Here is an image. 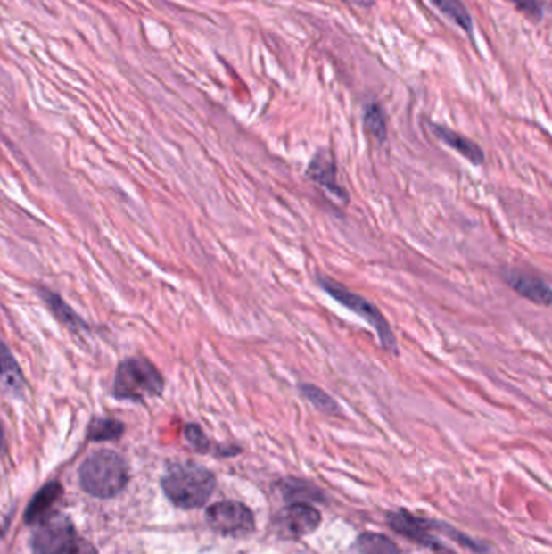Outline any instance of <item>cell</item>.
<instances>
[{
    "label": "cell",
    "instance_id": "1",
    "mask_svg": "<svg viewBox=\"0 0 552 554\" xmlns=\"http://www.w3.org/2000/svg\"><path fill=\"white\" fill-rule=\"evenodd\" d=\"M214 486L216 478L210 470L192 462L169 467L162 478L167 498L184 509L202 508L210 500Z\"/></svg>",
    "mask_w": 552,
    "mask_h": 554
},
{
    "label": "cell",
    "instance_id": "2",
    "mask_svg": "<svg viewBox=\"0 0 552 554\" xmlns=\"http://www.w3.org/2000/svg\"><path fill=\"white\" fill-rule=\"evenodd\" d=\"M166 379L158 367L144 357H132L115 369L114 396L120 401L143 402L164 393Z\"/></svg>",
    "mask_w": 552,
    "mask_h": 554
},
{
    "label": "cell",
    "instance_id": "3",
    "mask_svg": "<svg viewBox=\"0 0 552 554\" xmlns=\"http://www.w3.org/2000/svg\"><path fill=\"white\" fill-rule=\"evenodd\" d=\"M316 281L327 295H331L335 302H339L342 307L347 308L351 313L358 315L363 321H367L375 329V333L379 337V343L384 351L399 355V343H397L394 331L389 325L386 317L381 313V310L373 302L361 297L359 294L351 292L349 287H345L343 284L325 276V274L317 273Z\"/></svg>",
    "mask_w": 552,
    "mask_h": 554
},
{
    "label": "cell",
    "instance_id": "4",
    "mask_svg": "<svg viewBox=\"0 0 552 554\" xmlns=\"http://www.w3.org/2000/svg\"><path fill=\"white\" fill-rule=\"evenodd\" d=\"M79 482L96 498H112L128 484V466L114 451H97L83 462Z\"/></svg>",
    "mask_w": 552,
    "mask_h": 554
},
{
    "label": "cell",
    "instance_id": "5",
    "mask_svg": "<svg viewBox=\"0 0 552 554\" xmlns=\"http://www.w3.org/2000/svg\"><path fill=\"white\" fill-rule=\"evenodd\" d=\"M206 519L210 527L224 537H248L256 525L253 512L237 501L212 504L206 512Z\"/></svg>",
    "mask_w": 552,
    "mask_h": 554
},
{
    "label": "cell",
    "instance_id": "6",
    "mask_svg": "<svg viewBox=\"0 0 552 554\" xmlns=\"http://www.w3.org/2000/svg\"><path fill=\"white\" fill-rule=\"evenodd\" d=\"M79 538L69 517L47 516L37 524L33 535V548L37 554H63Z\"/></svg>",
    "mask_w": 552,
    "mask_h": 554
},
{
    "label": "cell",
    "instance_id": "7",
    "mask_svg": "<svg viewBox=\"0 0 552 554\" xmlns=\"http://www.w3.org/2000/svg\"><path fill=\"white\" fill-rule=\"evenodd\" d=\"M307 177L315 184L325 188V192L335 196L341 202H349V192L341 186L337 180V162L331 150H317L315 156L309 161L307 168Z\"/></svg>",
    "mask_w": 552,
    "mask_h": 554
},
{
    "label": "cell",
    "instance_id": "8",
    "mask_svg": "<svg viewBox=\"0 0 552 554\" xmlns=\"http://www.w3.org/2000/svg\"><path fill=\"white\" fill-rule=\"evenodd\" d=\"M319 524L321 514L309 504H290L277 516L279 532L287 538L307 537Z\"/></svg>",
    "mask_w": 552,
    "mask_h": 554
},
{
    "label": "cell",
    "instance_id": "9",
    "mask_svg": "<svg viewBox=\"0 0 552 554\" xmlns=\"http://www.w3.org/2000/svg\"><path fill=\"white\" fill-rule=\"evenodd\" d=\"M502 276L504 281L507 282L518 295L531 300L536 305L543 307L551 305V285L549 282L544 281L543 277L518 269H506Z\"/></svg>",
    "mask_w": 552,
    "mask_h": 554
},
{
    "label": "cell",
    "instance_id": "10",
    "mask_svg": "<svg viewBox=\"0 0 552 554\" xmlns=\"http://www.w3.org/2000/svg\"><path fill=\"white\" fill-rule=\"evenodd\" d=\"M0 387L5 394L21 397L27 389V379L17 359L4 341H0Z\"/></svg>",
    "mask_w": 552,
    "mask_h": 554
},
{
    "label": "cell",
    "instance_id": "11",
    "mask_svg": "<svg viewBox=\"0 0 552 554\" xmlns=\"http://www.w3.org/2000/svg\"><path fill=\"white\" fill-rule=\"evenodd\" d=\"M433 132L439 140L442 141L444 145H448L449 148L457 151L458 154H462L468 162H472L474 166H482L484 162V159H486L484 151L480 148V145H476L470 138L454 132L452 128L442 127V125H433Z\"/></svg>",
    "mask_w": 552,
    "mask_h": 554
},
{
    "label": "cell",
    "instance_id": "12",
    "mask_svg": "<svg viewBox=\"0 0 552 554\" xmlns=\"http://www.w3.org/2000/svg\"><path fill=\"white\" fill-rule=\"evenodd\" d=\"M389 524L395 532H399L403 537L410 538L413 542H418L421 545L438 546L431 537L430 528L426 525V522L413 517L412 514H408V512L399 510V512L391 514Z\"/></svg>",
    "mask_w": 552,
    "mask_h": 554
},
{
    "label": "cell",
    "instance_id": "13",
    "mask_svg": "<svg viewBox=\"0 0 552 554\" xmlns=\"http://www.w3.org/2000/svg\"><path fill=\"white\" fill-rule=\"evenodd\" d=\"M39 295L45 300L47 308L53 311L54 317L57 318V321H61L62 325L70 327L71 331H83L88 329V325L79 318L78 313L73 308L62 299L59 294L47 289H39Z\"/></svg>",
    "mask_w": 552,
    "mask_h": 554
},
{
    "label": "cell",
    "instance_id": "14",
    "mask_svg": "<svg viewBox=\"0 0 552 554\" xmlns=\"http://www.w3.org/2000/svg\"><path fill=\"white\" fill-rule=\"evenodd\" d=\"M61 494L62 488L59 484H47L37 492L27 510L28 524H39L41 520L45 519L49 516V510L53 509L54 504L61 498Z\"/></svg>",
    "mask_w": 552,
    "mask_h": 554
},
{
    "label": "cell",
    "instance_id": "15",
    "mask_svg": "<svg viewBox=\"0 0 552 554\" xmlns=\"http://www.w3.org/2000/svg\"><path fill=\"white\" fill-rule=\"evenodd\" d=\"M442 13L454 20L468 35L474 33V21L462 0H431Z\"/></svg>",
    "mask_w": 552,
    "mask_h": 554
},
{
    "label": "cell",
    "instance_id": "16",
    "mask_svg": "<svg viewBox=\"0 0 552 554\" xmlns=\"http://www.w3.org/2000/svg\"><path fill=\"white\" fill-rule=\"evenodd\" d=\"M300 393L309 404L315 405L316 409L321 410L323 414H341V409H339V404L335 402V399L329 396L321 387L315 386V384H301Z\"/></svg>",
    "mask_w": 552,
    "mask_h": 554
},
{
    "label": "cell",
    "instance_id": "17",
    "mask_svg": "<svg viewBox=\"0 0 552 554\" xmlns=\"http://www.w3.org/2000/svg\"><path fill=\"white\" fill-rule=\"evenodd\" d=\"M358 554H400L392 540L379 533H365L357 542Z\"/></svg>",
    "mask_w": 552,
    "mask_h": 554
},
{
    "label": "cell",
    "instance_id": "18",
    "mask_svg": "<svg viewBox=\"0 0 552 554\" xmlns=\"http://www.w3.org/2000/svg\"><path fill=\"white\" fill-rule=\"evenodd\" d=\"M123 423L112 418H95L89 423L88 438L91 441L119 440L122 436Z\"/></svg>",
    "mask_w": 552,
    "mask_h": 554
},
{
    "label": "cell",
    "instance_id": "19",
    "mask_svg": "<svg viewBox=\"0 0 552 554\" xmlns=\"http://www.w3.org/2000/svg\"><path fill=\"white\" fill-rule=\"evenodd\" d=\"M363 123H365L367 132H368L373 138H376L379 143L386 141V117H384V112H383L381 106H377V104H369V106L367 107V111H365Z\"/></svg>",
    "mask_w": 552,
    "mask_h": 554
},
{
    "label": "cell",
    "instance_id": "20",
    "mask_svg": "<svg viewBox=\"0 0 552 554\" xmlns=\"http://www.w3.org/2000/svg\"><path fill=\"white\" fill-rule=\"evenodd\" d=\"M185 438L188 440V442L194 446L196 451H200V452H208L210 448V442L208 438H206V434L202 433V428L198 426V425H186V428H185Z\"/></svg>",
    "mask_w": 552,
    "mask_h": 554
},
{
    "label": "cell",
    "instance_id": "21",
    "mask_svg": "<svg viewBox=\"0 0 552 554\" xmlns=\"http://www.w3.org/2000/svg\"><path fill=\"white\" fill-rule=\"evenodd\" d=\"M508 2L515 4L518 9L528 13L530 17L536 18V20H541L543 17V7L540 0H508Z\"/></svg>",
    "mask_w": 552,
    "mask_h": 554
},
{
    "label": "cell",
    "instance_id": "22",
    "mask_svg": "<svg viewBox=\"0 0 552 554\" xmlns=\"http://www.w3.org/2000/svg\"><path fill=\"white\" fill-rule=\"evenodd\" d=\"M63 554H96V550L89 545L88 542L79 538L78 542Z\"/></svg>",
    "mask_w": 552,
    "mask_h": 554
},
{
    "label": "cell",
    "instance_id": "23",
    "mask_svg": "<svg viewBox=\"0 0 552 554\" xmlns=\"http://www.w3.org/2000/svg\"><path fill=\"white\" fill-rule=\"evenodd\" d=\"M4 446V433H2V426H0V448Z\"/></svg>",
    "mask_w": 552,
    "mask_h": 554
}]
</instances>
